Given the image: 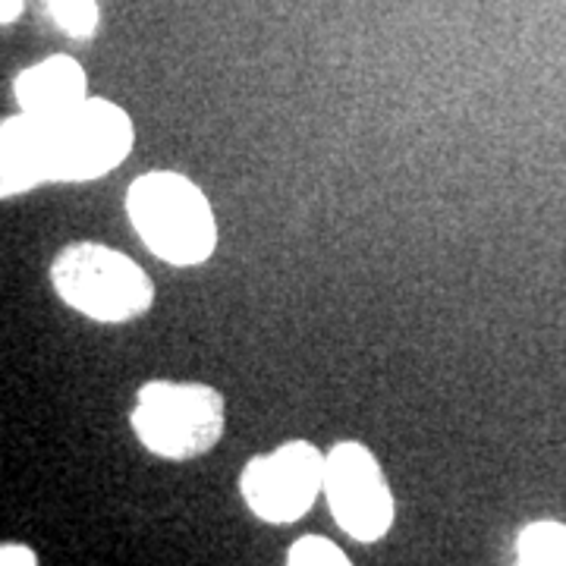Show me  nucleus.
<instances>
[{
	"instance_id": "obj_12",
	"label": "nucleus",
	"mask_w": 566,
	"mask_h": 566,
	"mask_svg": "<svg viewBox=\"0 0 566 566\" xmlns=\"http://www.w3.org/2000/svg\"><path fill=\"white\" fill-rule=\"evenodd\" d=\"M0 564L3 566H35L39 554L25 545H3L0 547Z\"/></svg>"
},
{
	"instance_id": "obj_1",
	"label": "nucleus",
	"mask_w": 566,
	"mask_h": 566,
	"mask_svg": "<svg viewBox=\"0 0 566 566\" xmlns=\"http://www.w3.org/2000/svg\"><path fill=\"white\" fill-rule=\"evenodd\" d=\"M126 214L151 255L167 264L192 268L211 259L218 223L205 192L182 174L151 170L129 186Z\"/></svg>"
},
{
	"instance_id": "obj_2",
	"label": "nucleus",
	"mask_w": 566,
	"mask_h": 566,
	"mask_svg": "<svg viewBox=\"0 0 566 566\" xmlns=\"http://www.w3.org/2000/svg\"><path fill=\"white\" fill-rule=\"evenodd\" d=\"M63 303L102 324L142 318L155 303V283L129 255L102 243H73L51 264Z\"/></svg>"
},
{
	"instance_id": "obj_8",
	"label": "nucleus",
	"mask_w": 566,
	"mask_h": 566,
	"mask_svg": "<svg viewBox=\"0 0 566 566\" xmlns=\"http://www.w3.org/2000/svg\"><path fill=\"white\" fill-rule=\"evenodd\" d=\"M39 182H48L41 123L22 111L20 117H10L0 126V196H22Z\"/></svg>"
},
{
	"instance_id": "obj_7",
	"label": "nucleus",
	"mask_w": 566,
	"mask_h": 566,
	"mask_svg": "<svg viewBox=\"0 0 566 566\" xmlns=\"http://www.w3.org/2000/svg\"><path fill=\"white\" fill-rule=\"evenodd\" d=\"M13 95L25 114L51 120L66 111L80 107L88 98L85 88V70L73 57H48L29 70H22L13 82Z\"/></svg>"
},
{
	"instance_id": "obj_5",
	"label": "nucleus",
	"mask_w": 566,
	"mask_h": 566,
	"mask_svg": "<svg viewBox=\"0 0 566 566\" xmlns=\"http://www.w3.org/2000/svg\"><path fill=\"white\" fill-rule=\"evenodd\" d=\"M324 460L308 441H286L274 453L252 457L240 475L245 506L271 526L303 520L324 491Z\"/></svg>"
},
{
	"instance_id": "obj_10",
	"label": "nucleus",
	"mask_w": 566,
	"mask_h": 566,
	"mask_svg": "<svg viewBox=\"0 0 566 566\" xmlns=\"http://www.w3.org/2000/svg\"><path fill=\"white\" fill-rule=\"evenodd\" d=\"M48 10L73 39H92L98 29V0H48Z\"/></svg>"
},
{
	"instance_id": "obj_4",
	"label": "nucleus",
	"mask_w": 566,
	"mask_h": 566,
	"mask_svg": "<svg viewBox=\"0 0 566 566\" xmlns=\"http://www.w3.org/2000/svg\"><path fill=\"white\" fill-rule=\"evenodd\" d=\"M44 177L48 182L98 180L133 151L129 114L104 98H85L61 117L41 120Z\"/></svg>"
},
{
	"instance_id": "obj_3",
	"label": "nucleus",
	"mask_w": 566,
	"mask_h": 566,
	"mask_svg": "<svg viewBox=\"0 0 566 566\" xmlns=\"http://www.w3.org/2000/svg\"><path fill=\"white\" fill-rule=\"evenodd\" d=\"M227 403L211 385L148 381L136 394L133 431L161 460H196L223 438Z\"/></svg>"
},
{
	"instance_id": "obj_9",
	"label": "nucleus",
	"mask_w": 566,
	"mask_h": 566,
	"mask_svg": "<svg viewBox=\"0 0 566 566\" xmlns=\"http://www.w3.org/2000/svg\"><path fill=\"white\" fill-rule=\"evenodd\" d=\"M516 564L566 566V526H560V523H528L516 538Z\"/></svg>"
},
{
	"instance_id": "obj_13",
	"label": "nucleus",
	"mask_w": 566,
	"mask_h": 566,
	"mask_svg": "<svg viewBox=\"0 0 566 566\" xmlns=\"http://www.w3.org/2000/svg\"><path fill=\"white\" fill-rule=\"evenodd\" d=\"M22 3H25V0H0V22L10 25L13 20H20Z\"/></svg>"
},
{
	"instance_id": "obj_11",
	"label": "nucleus",
	"mask_w": 566,
	"mask_h": 566,
	"mask_svg": "<svg viewBox=\"0 0 566 566\" xmlns=\"http://www.w3.org/2000/svg\"><path fill=\"white\" fill-rule=\"evenodd\" d=\"M286 564L290 566H349L340 547L327 542L322 535H303L300 542H293L286 551Z\"/></svg>"
},
{
	"instance_id": "obj_6",
	"label": "nucleus",
	"mask_w": 566,
	"mask_h": 566,
	"mask_svg": "<svg viewBox=\"0 0 566 566\" xmlns=\"http://www.w3.org/2000/svg\"><path fill=\"white\" fill-rule=\"evenodd\" d=\"M324 494L349 538L375 545L394 526V494L375 453L359 441H340L324 460Z\"/></svg>"
}]
</instances>
